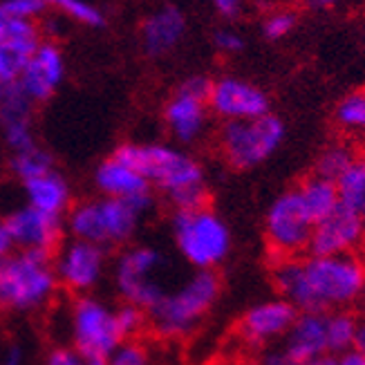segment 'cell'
I'll use <instances>...</instances> for the list:
<instances>
[{
  "label": "cell",
  "instance_id": "obj_1",
  "mask_svg": "<svg viewBox=\"0 0 365 365\" xmlns=\"http://www.w3.org/2000/svg\"><path fill=\"white\" fill-rule=\"evenodd\" d=\"M272 280L278 296L296 312L350 309L365 287V260L359 253L278 258Z\"/></svg>",
  "mask_w": 365,
  "mask_h": 365
},
{
  "label": "cell",
  "instance_id": "obj_2",
  "mask_svg": "<svg viewBox=\"0 0 365 365\" xmlns=\"http://www.w3.org/2000/svg\"><path fill=\"white\" fill-rule=\"evenodd\" d=\"M113 155L139 170L153 190H160L175 211L209 204L206 173L186 150L168 144H133L130 141V144H121Z\"/></svg>",
  "mask_w": 365,
  "mask_h": 365
},
{
  "label": "cell",
  "instance_id": "obj_3",
  "mask_svg": "<svg viewBox=\"0 0 365 365\" xmlns=\"http://www.w3.org/2000/svg\"><path fill=\"white\" fill-rule=\"evenodd\" d=\"M222 294L215 272H193L148 309V327L160 339H186L209 316Z\"/></svg>",
  "mask_w": 365,
  "mask_h": 365
},
{
  "label": "cell",
  "instance_id": "obj_4",
  "mask_svg": "<svg viewBox=\"0 0 365 365\" xmlns=\"http://www.w3.org/2000/svg\"><path fill=\"white\" fill-rule=\"evenodd\" d=\"M54 260L47 253L14 249L0 262V309L34 314L45 309L58 294Z\"/></svg>",
  "mask_w": 365,
  "mask_h": 365
},
{
  "label": "cell",
  "instance_id": "obj_5",
  "mask_svg": "<svg viewBox=\"0 0 365 365\" xmlns=\"http://www.w3.org/2000/svg\"><path fill=\"white\" fill-rule=\"evenodd\" d=\"M170 233L180 258L193 272H215L233 247L227 220L209 204L173 213Z\"/></svg>",
  "mask_w": 365,
  "mask_h": 365
},
{
  "label": "cell",
  "instance_id": "obj_6",
  "mask_svg": "<svg viewBox=\"0 0 365 365\" xmlns=\"http://www.w3.org/2000/svg\"><path fill=\"white\" fill-rule=\"evenodd\" d=\"M141 213L137 206L115 197H94L72 204L66 215L68 237L101 245L106 249L128 247L139 231Z\"/></svg>",
  "mask_w": 365,
  "mask_h": 365
},
{
  "label": "cell",
  "instance_id": "obj_7",
  "mask_svg": "<svg viewBox=\"0 0 365 365\" xmlns=\"http://www.w3.org/2000/svg\"><path fill=\"white\" fill-rule=\"evenodd\" d=\"M166 269L168 260L164 253L150 245L123 247L110 267L115 292L121 303H130L141 309H150L166 294Z\"/></svg>",
  "mask_w": 365,
  "mask_h": 365
},
{
  "label": "cell",
  "instance_id": "obj_8",
  "mask_svg": "<svg viewBox=\"0 0 365 365\" xmlns=\"http://www.w3.org/2000/svg\"><path fill=\"white\" fill-rule=\"evenodd\" d=\"M70 345L83 359H108L125 341L117 321V307L88 294L74 296L68 312Z\"/></svg>",
  "mask_w": 365,
  "mask_h": 365
},
{
  "label": "cell",
  "instance_id": "obj_9",
  "mask_svg": "<svg viewBox=\"0 0 365 365\" xmlns=\"http://www.w3.org/2000/svg\"><path fill=\"white\" fill-rule=\"evenodd\" d=\"M282 141L284 123L272 113L256 119L227 121L217 135L220 153L235 170H251L264 164Z\"/></svg>",
  "mask_w": 365,
  "mask_h": 365
},
{
  "label": "cell",
  "instance_id": "obj_10",
  "mask_svg": "<svg viewBox=\"0 0 365 365\" xmlns=\"http://www.w3.org/2000/svg\"><path fill=\"white\" fill-rule=\"evenodd\" d=\"M106 247L68 237L52 256L58 287L72 296H88L106 280L110 256Z\"/></svg>",
  "mask_w": 365,
  "mask_h": 365
},
{
  "label": "cell",
  "instance_id": "obj_11",
  "mask_svg": "<svg viewBox=\"0 0 365 365\" xmlns=\"http://www.w3.org/2000/svg\"><path fill=\"white\" fill-rule=\"evenodd\" d=\"M314 220L300 204L296 190L278 195L264 215V240L274 258H296L309 249Z\"/></svg>",
  "mask_w": 365,
  "mask_h": 365
},
{
  "label": "cell",
  "instance_id": "obj_12",
  "mask_svg": "<svg viewBox=\"0 0 365 365\" xmlns=\"http://www.w3.org/2000/svg\"><path fill=\"white\" fill-rule=\"evenodd\" d=\"M211 83L206 76H188L164 106V123L180 144H195L209 125Z\"/></svg>",
  "mask_w": 365,
  "mask_h": 365
},
{
  "label": "cell",
  "instance_id": "obj_13",
  "mask_svg": "<svg viewBox=\"0 0 365 365\" xmlns=\"http://www.w3.org/2000/svg\"><path fill=\"white\" fill-rule=\"evenodd\" d=\"M3 225L11 237L14 249L21 251H36L54 256L56 249L66 240V217L50 215L45 211H38L27 202L11 209L5 217Z\"/></svg>",
  "mask_w": 365,
  "mask_h": 365
},
{
  "label": "cell",
  "instance_id": "obj_14",
  "mask_svg": "<svg viewBox=\"0 0 365 365\" xmlns=\"http://www.w3.org/2000/svg\"><path fill=\"white\" fill-rule=\"evenodd\" d=\"M209 110L222 121H245L269 115V97L256 83L237 76H222L211 83Z\"/></svg>",
  "mask_w": 365,
  "mask_h": 365
},
{
  "label": "cell",
  "instance_id": "obj_15",
  "mask_svg": "<svg viewBox=\"0 0 365 365\" xmlns=\"http://www.w3.org/2000/svg\"><path fill=\"white\" fill-rule=\"evenodd\" d=\"M296 316V307H292L280 296L260 300V303L249 307L242 314V319L237 321V336L249 347H264L287 336Z\"/></svg>",
  "mask_w": 365,
  "mask_h": 365
},
{
  "label": "cell",
  "instance_id": "obj_16",
  "mask_svg": "<svg viewBox=\"0 0 365 365\" xmlns=\"http://www.w3.org/2000/svg\"><path fill=\"white\" fill-rule=\"evenodd\" d=\"M94 186L99 195L130 202L144 215L153 209V186L148 180L115 155H110L94 170Z\"/></svg>",
  "mask_w": 365,
  "mask_h": 365
},
{
  "label": "cell",
  "instance_id": "obj_17",
  "mask_svg": "<svg viewBox=\"0 0 365 365\" xmlns=\"http://www.w3.org/2000/svg\"><path fill=\"white\" fill-rule=\"evenodd\" d=\"M363 217L354 211L339 206L321 222H316L309 240V256H341L356 253L363 242Z\"/></svg>",
  "mask_w": 365,
  "mask_h": 365
},
{
  "label": "cell",
  "instance_id": "obj_18",
  "mask_svg": "<svg viewBox=\"0 0 365 365\" xmlns=\"http://www.w3.org/2000/svg\"><path fill=\"white\" fill-rule=\"evenodd\" d=\"M63 78H66V58L61 47L52 41H41L19 83L31 103H43L54 97Z\"/></svg>",
  "mask_w": 365,
  "mask_h": 365
},
{
  "label": "cell",
  "instance_id": "obj_19",
  "mask_svg": "<svg viewBox=\"0 0 365 365\" xmlns=\"http://www.w3.org/2000/svg\"><path fill=\"white\" fill-rule=\"evenodd\" d=\"M186 31V19L175 5H164L146 16L141 25V45L148 56H166L180 45Z\"/></svg>",
  "mask_w": 365,
  "mask_h": 365
},
{
  "label": "cell",
  "instance_id": "obj_20",
  "mask_svg": "<svg viewBox=\"0 0 365 365\" xmlns=\"http://www.w3.org/2000/svg\"><path fill=\"white\" fill-rule=\"evenodd\" d=\"M284 350L303 365L323 354H329L327 334H325V314L298 312L292 329L284 336Z\"/></svg>",
  "mask_w": 365,
  "mask_h": 365
},
{
  "label": "cell",
  "instance_id": "obj_21",
  "mask_svg": "<svg viewBox=\"0 0 365 365\" xmlns=\"http://www.w3.org/2000/svg\"><path fill=\"white\" fill-rule=\"evenodd\" d=\"M23 193L29 206L58 217H66L74 204L70 182L56 168L50 173H43V175L34 180L23 182Z\"/></svg>",
  "mask_w": 365,
  "mask_h": 365
},
{
  "label": "cell",
  "instance_id": "obj_22",
  "mask_svg": "<svg viewBox=\"0 0 365 365\" xmlns=\"http://www.w3.org/2000/svg\"><path fill=\"white\" fill-rule=\"evenodd\" d=\"M296 190V195L300 200V204L305 206V211L309 213V217L316 222H321L323 217H327L329 213H334L341 206V195H339V186L334 180H327L323 175H309L307 180L300 182Z\"/></svg>",
  "mask_w": 365,
  "mask_h": 365
},
{
  "label": "cell",
  "instance_id": "obj_23",
  "mask_svg": "<svg viewBox=\"0 0 365 365\" xmlns=\"http://www.w3.org/2000/svg\"><path fill=\"white\" fill-rule=\"evenodd\" d=\"M361 321L350 309H336L325 314V334H327V352L329 354H345L354 350L356 331Z\"/></svg>",
  "mask_w": 365,
  "mask_h": 365
},
{
  "label": "cell",
  "instance_id": "obj_24",
  "mask_svg": "<svg viewBox=\"0 0 365 365\" xmlns=\"http://www.w3.org/2000/svg\"><path fill=\"white\" fill-rule=\"evenodd\" d=\"M41 41H9L0 43V86H14L21 81L31 54Z\"/></svg>",
  "mask_w": 365,
  "mask_h": 365
},
{
  "label": "cell",
  "instance_id": "obj_25",
  "mask_svg": "<svg viewBox=\"0 0 365 365\" xmlns=\"http://www.w3.org/2000/svg\"><path fill=\"white\" fill-rule=\"evenodd\" d=\"M341 206L365 220V160H356L336 180Z\"/></svg>",
  "mask_w": 365,
  "mask_h": 365
},
{
  "label": "cell",
  "instance_id": "obj_26",
  "mask_svg": "<svg viewBox=\"0 0 365 365\" xmlns=\"http://www.w3.org/2000/svg\"><path fill=\"white\" fill-rule=\"evenodd\" d=\"M359 160L356 157V150L352 144H347V141H334V144H327L319 160H316V175H323L327 180H339L343 173L350 168L354 162Z\"/></svg>",
  "mask_w": 365,
  "mask_h": 365
},
{
  "label": "cell",
  "instance_id": "obj_27",
  "mask_svg": "<svg viewBox=\"0 0 365 365\" xmlns=\"http://www.w3.org/2000/svg\"><path fill=\"white\" fill-rule=\"evenodd\" d=\"M334 121L345 135H365V90L345 94L334 110Z\"/></svg>",
  "mask_w": 365,
  "mask_h": 365
},
{
  "label": "cell",
  "instance_id": "obj_28",
  "mask_svg": "<svg viewBox=\"0 0 365 365\" xmlns=\"http://www.w3.org/2000/svg\"><path fill=\"white\" fill-rule=\"evenodd\" d=\"M9 168H11V173L23 184L27 180H34V178L43 175V173L54 170V157L47 153L45 148L34 146V148H29V150L11 155Z\"/></svg>",
  "mask_w": 365,
  "mask_h": 365
},
{
  "label": "cell",
  "instance_id": "obj_29",
  "mask_svg": "<svg viewBox=\"0 0 365 365\" xmlns=\"http://www.w3.org/2000/svg\"><path fill=\"white\" fill-rule=\"evenodd\" d=\"M9 41H41V29L36 21L14 19V16L0 9V43Z\"/></svg>",
  "mask_w": 365,
  "mask_h": 365
},
{
  "label": "cell",
  "instance_id": "obj_30",
  "mask_svg": "<svg viewBox=\"0 0 365 365\" xmlns=\"http://www.w3.org/2000/svg\"><path fill=\"white\" fill-rule=\"evenodd\" d=\"M117 321L125 341H135L148 327V312L130 303H121L117 307Z\"/></svg>",
  "mask_w": 365,
  "mask_h": 365
},
{
  "label": "cell",
  "instance_id": "obj_31",
  "mask_svg": "<svg viewBox=\"0 0 365 365\" xmlns=\"http://www.w3.org/2000/svg\"><path fill=\"white\" fill-rule=\"evenodd\" d=\"M108 365H150L146 345L141 341H123L117 350L108 356Z\"/></svg>",
  "mask_w": 365,
  "mask_h": 365
},
{
  "label": "cell",
  "instance_id": "obj_32",
  "mask_svg": "<svg viewBox=\"0 0 365 365\" xmlns=\"http://www.w3.org/2000/svg\"><path fill=\"white\" fill-rule=\"evenodd\" d=\"M296 23H298V16L292 9H276L264 19L262 31L269 41H280L296 27Z\"/></svg>",
  "mask_w": 365,
  "mask_h": 365
},
{
  "label": "cell",
  "instance_id": "obj_33",
  "mask_svg": "<svg viewBox=\"0 0 365 365\" xmlns=\"http://www.w3.org/2000/svg\"><path fill=\"white\" fill-rule=\"evenodd\" d=\"M61 11H66L72 21L88 25V27H101L106 23L103 11L99 7H94L88 0H68L66 5L61 7Z\"/></svg>",
  "mask_w": 365,
  "mask_h": 365
},
{
  "label": "cell",
  "instance_id": "obj_34",
  "mask_svg": "<svg viewBox=\"0 0 365 365\" xmlns=\"http://www.w3.org/2000/svg\"><path fill=\"white\" fill-rule=\"evenodd\" d=\"M43 0H3L0 9L7 11L14 19H23V21H36L38 16L45 11Z\"/></svg>",
  "mask_w": 365,
  "mask_h": 365
},
{
  "label": "cell",
  "instance_id": "obj_35",
  "mask_svg": "<svg viewBox=\"0 0 365 365\" xmlns=\"http://www.w3.org/2000/svg\"><path fill=\"white\" fill-rule=\"evenodd\" d=\"M43 365H88V363L72 345H56L47 352Z\"/></svg>",
  "mask_w": 365,
  "mask_h": 365
},
{
  "label": "cell",
  "instance_id": "obj_36",
  "mask_svg": "<svg viewBox=\"0 0 365 365\" xmlns=\"http://www.w3.org/2000/svg\"><path fill=\"white\" fill-rule=\"evenodd\" d=\"M213 43L222 54H235L245 47L242 36L233 29H217L215 36H213Z\"/></svg>",
  "mask_w": 365,
  "mask_h": 365
},
{
  "label": "cell",
  "instance_id": "obj_37",
  "mask_svg": "<svg viewBox=\"0 0 365 365\" xmlns=\"http://www.w3.org/2000/svg\"><path fill=\"white\" fill-rule=\"evenodd\" d=\"M262 365H303V363H298L287 350H274V352H267L264 359H262Z\"/></svg>",
  "mask_w": 365,
  "mask_h": 365
},
{
  "label": "cell",
  "instance_id": "obj_38",
  "mask_svg": "<svg viewBox=\"0 0 365 365\" xmlns=\"http://www.w3.org/2000/svg\"><path fill=\"white\" fill-rule=\"evenodd\" d=\"M0 365H25V350L21 345H9L0 354Z\"/></svg>",
  "mask_w": 365,
  "mask_h": 365
},
{
  "label": "cell",
  "instance_id": "obj_39",
  "mask_svg": "<svg viewBox=\"0 0 365 365\" xmlns=\"http://www.w3.org/2000/svg\"><path fill=\"white\" fill-rule=\"evenodd\" d=\"M211 3L217 9V14L225 16V19H233L242 9V0H211Z\"/></svg>",
  "mask_w": 365,
  "mask_h": 365
},
{
  "label": "cell",
  "instance_id": "obj_40",
  "mask_svg": "<svg viewBox=\"0 0 365 365\" xmlns=\"http://www.w3.org/2000/svg\"><path fill=\"white\" fill-rule=\"evenodd\" d=\"M339 365H365V356L350 350V352H345V354H339Z\"/></svg>",
  "mask_w": 365,
  "mask_h": 365
},
{
  "label": "cell",
  "instance_id": "obj_41",
  "mask_svg": "<svg viewBox=\"0 0 365 365\" xmlns=\"http://www.w3.org/2000/svg\"><path fill=\"white\" fill-rule=\"evenodd\" d=\"M354 352L365 356V321H361L359 331H356V341H354Z\"/></svg>",
  "mask_w": 365,
  "mask_h": 365
},
{
  "label": "cell",
  "instance_id": "obj_42",
  "mask_svg": "<svg viewBox=\"0 0 365 365\" xmlns=\"http://www.w3.org/2000/svg\"><path fill=\"white\" fill-rule=\"evenodd\" d=\"M307 365H339V356L336 354H323L319 359L309 361Z\"/></svg>",
  "mask_w": 365,
  "mask_h": 365
},
{
  "label": "cell",
  "instance_id": "obj_43",
  "mask_svg": "<svg viewBox=\"0 0 365 365\" xmlns=\"http://www.w3.org/2000/svg\"><path fill=\"white\" fill-rule=\"evenodd\" d=\"M312 5H316V7H331L336 3V0H309Z\"/></svg>",
  "mask_w": 365,
  "mask_h": 365
},
{
  "label": "cell",
  "instance_id": "obj_44",
  "mask_svg": "<svg viewBox=\"0 0 365 365\" xmlns=\"http://www.w3.org/2000/svg\"><path fill=\"white\" fill-rule=\"evenodd\" d=\"M43 3H45V5H50V7H58V9H61L63 5L68 3V0H43Z\"/></svg>",
  "mask_w": 365,
  "mask_h": 365
},
{
  "label": "cell",
  "instance_id": "obj_45",
  "mask_svg": "<svg viewBox=\"0 0 365 365\" xmlns=\"http://www.w3.org/2000/svg\"><path fill=\"white\" fill-rule=\"evenodd\" d=\"M359 307H361L363 321H365V287H363V292H361V298H359Z\"/></svg>",
  "mask_w": 365,
  "mask_h": 365
},
{
  "label": "cell",
  "instance_id": "obj_46",
  "mask_svg": "<svg viewBox=\"0 0 365 365\" xmlns=\"http://www.w3.org/2000/svg\"><path fill=\"white\" fill-rule=\"evenodd\" d=\"M88 365H108V359H86Z\"/></svg>",
  "mask_w": 365,
  "mask_h": 365
},
{
  "label": "cell",
  "instance_id": "obj_47",
  "mask_svg": "<svg viewBox=\"0 0 365 365\" xmlns=\"http://www.w3.org/2000/svg\"><path fill=\"white\" fill-rule=\"evenodd\" d=\"M209 365H240V363H235V361H229V359H220V361H213Z\"/></svg>",
  "mask_w": 365,
  "mask_h": 365
},
{
  "label": "cell",
  "instance_id": "obj_48",
  "mask_svg": "<svg viewBox=\"0 0 365 365\" xmlns=\"http://www.w3.org/2000/svg\"><path fill=\"white\" fill-rule=\"evenodd\" d=\"M361 249L365 251V222H363V242H361Z\"/></svg>",
  "mask_w": 365,
  "mask_h": 365
}]
</instances>
